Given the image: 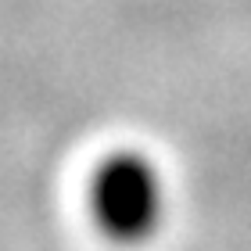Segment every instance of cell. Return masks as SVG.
I'll list each match as a JSON object with an SVG mask.
<instances>
[{
	"label": "cell",
	"instance_id": "cell-1",
	"mask_svg": "<svg viewBox=\"0 0 251 251\" xmlns=\"http://www.w3.org/2000/svg\"><path fill=\"white\" fill-rule=\"evenodd\" d=\"M86 212L104 241L119 248L151 244L169 223V179L151 154L119 147L86 179Z\"/></svg>",
	"mask_w": 251,
	"mask_h": 251
}]
</instances>
